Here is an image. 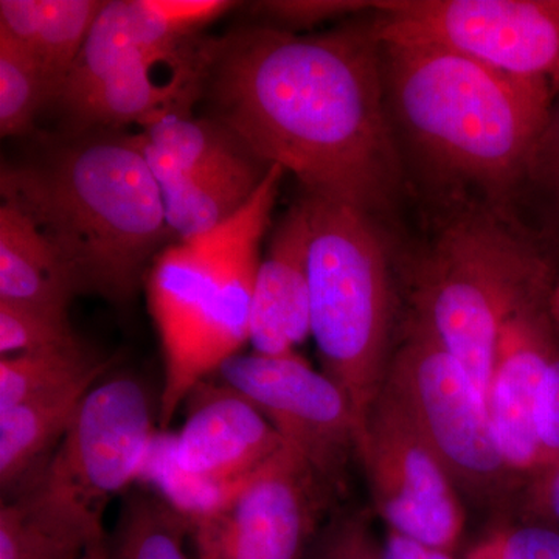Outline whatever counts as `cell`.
<instances>
[{
  "mask_svg": "<svg viewBox=\"0 0 559 559\" xmlns=\"http://www.w3.org/2000/svg\"><path fill=\"white\" fill-rule=\"evenodd\" d=\"M159 430V400L145 382L131 373L103 378L50 457L17 489L103 524L106 507L139 484Z\"/></svg>",
  "mask_w": 559,
  "mask_h": 559,
  "instance_id": "8",
  "label": "cell"
},
{
  "mask_svg": "<svg viewBox=\"0 0 559 559\" xmlns=\"http://www.w3.org/2000/svg\"><path fill=\"white\" fill-rule=\"evenodd\" d=\"M543 283V261L516 231L489 213H468L444 227L419 260L411 322L457 360L487 407L500 337L536 310Z\"/></svg>",
  "mask_w": 559,
  "mask_h": 559,
  "instance_id": "5",
  "label": "cell"
},
{
  "mask_svg": "<svg viewBox=\"0 0 559 559\" xmlns=\"http://www.w3.org/2000/svg\"><path fill=\"white\" fill-rule=\"evenodd\" d=\"M381 392L409 419L457 492L496 506L518 474L499 450L488 411L468 374L417 323L390 356Z\"/></svg>",
  "mask_w": 559,
  "mask_h": 559,
  "instance_id": "7",
  "label": "cell"
},
{
  "mask_svg": "<svg viewBox=\"0 0 559 559\" xmlns=\"http://www.w3.org/2000/svg\"><path fill=\"white\" fill-rule=\"evenodd\" d=\"M106 539H108V536H106L105 539H100L97 540V543L92 544L90 549L84 551L83 557L80 559H109L108 544H106Z\"/></svg>",
  "mask_w": 559,
  "mask_h": 559,
  "instance_id": "35",
  "label": "cell"
},
{
  "mask_svg": "<svg viewBox=\"0 0 559 559\" xmlns=\"http://www.w3.org/2000/svg\"><path fill=\"white\" fill-rule=\"evenodd\" d=\"M310 221L311 336L322 371L347 393L362 432L392 356L393 285L373 218L305 194Z\"/></svg>",
  "mask_w": 559,
  "mask_h": 559,
  "instance_id": "6",
  "label": "cell"
},
{
  "mask_svg": "<svg viewBox=\"0 0 559 559\" xmlns=\"http://www.w3.org/2000/svg\"><path fill=\"white\" fill-rule=\"evenodd\" d=\"M70 318L0 304V355L13 356L79 344Z\"/></svg>",
  "mask_w": 559,
  "mask_h": 559,
  "instance_id": "26",
  "label": "cell"
},
{
  "mask_svg": "<svg viewBox=\"0 0 559 559\" xmlns=\"http://www.w3.org/2000/svg\"><path fill=\"white\" fill-rule=\"evenodd\" d=\"M393 128L433 173L502 198L530 176L549 84L421 40H380Z\"/></svg>",
  "mask_w": 559,
  "mask_h": 559,
  "instance_id": "3",
  "label": "cell"
},
{
  "mask_svg": "<svg viewBox=\"0 0 559 559\" xmlns=\"http://www.w3.org/2000/svg\"><path fill=\"white\" fill-rule=\"evenodd\" d=\"M304 559H382V550L366 518L349 514L319 528Z\"/></svg>",
  "mask_w": 559,
  "mask_h": 559,
  "instance_id": "28",
  "label": "cell"
},
{
  "mask_svg": "<svg viewBox=\"0 0 559 559\" xmlns=\"http://www.w3.org/2000/svg\"><path fill=\"white\" fill-rule=\"evenodd\" d=\"M204 87L212 120L305 194L371 218L392 204L401 165L373 17L318 35L231 31L210 40Z\"/></svg>",
  "mask_w": 559,
  "mask_h": 559,
  "instance_id": "1",
  "label": "cell"
},
{
  "mask_svg": "<svg viewBox=\"0 0 559 559\" xmlns=\"http://www.w3.org/2000/svg\"><path fill=\"white\" fill-rule=\"evenodd\" d=\"M114 359L91 345H68L0 358V411L69 388L95 374L108 373Z\"/></svg>",
  "mask_w": 559,
  "mask_h": 559,
  "instance_id": "23",
  "label": "cell"
},
{
  "mask_svg": "<svg viewBox=\"0 0 559 559\" xmlns=\"http://www.w3.org/2000/svg\"><path fill=\"white\" fill-rule=\"evenodd\" d=\"M183 406L186 421L176 432V460L202 480L240 484L286 444L242 393L215 378L191 390Z\"/></svg>",
  "mask_w": 559,
  "mask_h": 559,
  "instance_id": "13",
  "label": "cell"
},
{
  "mask_svg": "<svg viewBox=\"0 0 559 559\" xmlns=\"http://www.w3.org/2000/svg\"><path fill=\"white\" fill-rule=\"evenodd\" d=\"M466 559H499L498 544H496L495 536L477 546Z\"/></svg>",
  "mask_w": 559,
  "mask_h": 559,
  "instance_id": "34",
  "label": "cell"
},
{
  "mask_svg": "<svg viewBox=\"0 0 559 559\" xmlns=\"http://www.w3.org/2000/svg\"><path fill=\"white\" fill-rule=\"evenodd\" d=\"M267 168L248 154L226 167L162 190L165 216L178 241L209 234L234 218L259 189Z\"/></svg>",
  "mask_w": 559,
  "mask_h": 559,
  "instance_id": "21",
  "label": "cell"
},
{
  "mask_svg": "<svg viewBox=\"0 0 559 559\" xmlns=\"http://www.w3.org/2000/svg\"><path fill=\"white\" fill-rule=\"evenodd\" d=\"M190 522L164 499L134 487L121 499L119 518L106 539L109 559H190Z\"/></svg>",
  "mask_w": 559,
  "mask_h": 559,
  "instance_id": "22",
  "label": "cell"
},
{
  "mask_svg": "<svg viewBox=\"0 0 559 559\" xmlns=\"http://www.w3.org/2000/svg\"><path fill=\"white\" fill-rule=\"evenodd\" d=\"M311 336L310 221L304 198L282 216L253 288L249 344L263 356H288Z\"/></svg>",
  "mask_w": 559,
  "mask_h": 559,
  "instance_id": "15",
  "label": "cell"
},
{
  "mask_svg": "<svg viewBox=\"0 0 559 559\" xmlns=\"http://www.w3.org/2000/svg\"><path fill=\"white\" fill-rule=\"evenodd\" d=\"M0 197L58 253L76 294L124 304L173 230L139 134L73 132L35 159L3 165Z\"/></svg>",
  "mask_w": 559,
  "mask_h": 559,
  "instance_id": "2",
  "label": "cell"
},
{
  "mask_svg": "<svg viewBox=\"0 0 559 559\" xmlns=\"http://www.w3.org/2000/svg\"><path fill=\"white\" fill-rule=\"evenodd\" d=\"M53 94L38 62L27 50L0 33V134L31 131L33 121Z\"/></svg>",
  "mask_w": 559,
  "mask_h": 559,
  "instance_id": "25",
  "label": "cell"
},
{
  "mask_svg": "<svg viewBox=\"0 0 559 559\" xmlns=\"http://www.w3.org/2000/svg\"><path fill=\"white\" fill-rule=\"evenodd\" d=\"M374 9L377 2L359 0H267L252 3L253 16L259 17L260 25L294 33Z\"/></svg>",
  "mask_w": 559,
  "mask_h": 559,
  "instance_id": "27",
  "label": "cell"
},
{
  "mask_svg": "<svg viewBox=\"0 0 559 559\" xmlns=\"http://www.w3.org/2000/svg\"><path fill=\"white\" fill-rule=\"evenodd\" d=\"M75 285L49 241L21 210L0 204V304L70 318Z\"/></svg>",
  "mask_w": 559,
  "mask_h": 559,
  "instance_id": "17",
  "label": "cell"
},
{
  "mask_svg": "<svg viewBox=\"0 0 559 559\" xmlns=\"http://www.w3.org/2000/svg\"><path fill=\"white\" fill-rule=\"evenodd\" d=\"M551 360L536 310L510 322L500 337L487 409L499 450L516 474L547 465L540 406Z\"/></svg>",
  "mask_w": 559,
  "mask_h": 559,
  "instance_id": "14",
  "label": "cell"
},
{
  "mask_svg": "<svg viewBox=\"0 0 559 559\" xmlns=\"http://www.w3.org/2000/svg\"><path fill=\"white\" fill-rule=\"evenodd\" d=\"M333 489L285 444L218 513L191 524L197 559H304Z\"/></svg>",
  "mask_w": 559,
  "mask_h": 559,
  "instance_id": "11",
  "label": "cell"
},
{
  "mask_svg": "<svg viewBox=\"0 0 559 559\" xmlns=\"http://www.w3.org/2000/svg\"><path fill=\"white\" fill-rule=\"evenodd\" d=\"M540 175L549 180L559 200V106L551 109L549 124L540 140L530 176Z\"/></svg>",
  "mask_w": 559,
  "mask_h": 559,
  "instance_id": "31",
  "label": "cell"
},
{
  "mask_svg": "<svg viewBox=\"0 0 559 559\" xmlns=\"http://www.w3.org/2000/svg\"><path fill=\"white\" fill-rule=\"evenodd\" d=\"M285 170L270 165L252 198L218 229L173 242L154 260L146 296L164 353L159 429L191 390L249 344L260 248Z\"/></svg>",
  "mask_w": 559,
  "mask_h": 559,
  "instance_id": "4",
  "label": "cell"
},
{
  "mask_svg": "<svg viewBox=\"0 0 559 559\" xmlns=\"http://www.w3.org/2000/svg\"><path fill=\"white\" fill-rule=\"evenodd\" d=\"M382 559H454L451 551L433 549L389 530L381 547Z\"/></svg>",
  "mask_w": 559,
  "mask_h": 559,
  "instance_id": "32",
  "label": "cell"
},
{
  "mask_svg": "<svg viewBox=\"0 0 559 559\" xmlns=\"http://www.w3.org/2000/svg\"><path fill=\"white\" fill-rule=\"evenodd\" d=\"M374 509L389 530L444 551H454L465 511L439 460L392 400L380 392L359 437Z\"/></svg>",
  "mask_w": 559,
  "mask_h": 559,
  "instance_id": "12",
  "label": "cell"
},
{
  "mask_svg": "<svg viewBox=\"0 0 559 559\" xmlns=\"http://www.w3.org/2000/svg\"><path fill=\"white\" fill-rule=\"evenodd\" d=\"M95 374L0 411V487L3 496L17 489L50 457L70 423L95 385Z\"/></svg>",
  "mask_w": 559,
  "mask_h": 559,
  "instance_id": "18",
  "label": "cell"
},
{
  "mask_svg": "<svg viewBox=\"0 0 559 559\" xmlns=\"http://www.w3.org/2000/svg\"><path fill=\"white\" fill-rule=\"evenodd\" d=\"M0 507V559H80L105 539L103 524L86 520L32 488Z\"/></svg>",
  "mask_w": 559,
  "mask_h": 559,
  "instance_id": "20",
  "label": "cell"
},
{
  "mask_svg": "<svg viewBox=\"0 0 559 559\" xmlns=\"http://www.w3.org/2000/svg\"><path fill=\"white\" fill-rule=\"evenodd\" d=\"M499 559H559V533L546 527H521L495 533Z\"/></svg>",
  "mask_w": 559,
  "mask_h": 559,
  "instance_id": "29",
  "label": "cell"
},
{
  "mask_svg": "<svg viewBox=\"0 0 559 559\" xmlns=\"http://www.w3.org/2000/svg\"><path fill=\"white\" fill-rule=\"evenodd\" d=\"M103 0H0V33L32 55L53 102L105 7Z\"/></svg>",
  "mask_w": 559,
  "mask_h": 559,
  "instance_id": "16",
  "label": "cell"
},
{
  "mask_svg": "<svg viewBox=\"0 0 559 559\" xmlns=\"http://www.w3.org/2000/svg\"><path fill=\"white\" fill-rule=\"evenodd\" d=\"M546 506L559 521V468L551 474L549 485H547Z\"/></svg>",
  "mask_w": 559,
  "mask_h": 559,
  "instance_id": "33",
  "label": "cell"
},
{
  "mask_svg": "<svg viewBox=\"0 0 559 559\" xmlns=\"http://www.w3.org/2000/svg\"><path fill=\"white\" fill-rule=\"evenodd\" d=\"M212 378L242 393L334 492L358 460L360 426L347 393L301 356L238 353Z\"/></svg>",
  "mask_w": 559,
  "mask_h": 559,
  "instance_id": "10",
  "label": "cell"
},
{
  "mask_svg": "<svg viewBox=\"0 0 559 559\" xmlns=\"http://www.w3.org/2000/svg\"><path fill=\"white\" fill-rule=\"evenodd\" d=\"M540 440L546 451L547 465H557L559 468V359L551 360L544 382Z\"/></svg>",
  "mask_w": 559,
  "mask_h": 559,
  "instance_id": "30",
  "label": "cell"
},
{
  "mask_svg": "<svg viewBox=\"0 0 559 559\" xmlns=\"http://www.w3.org/2000/svg\"><path fill=\"white\" fill-rule=\"evenodd\" d=\"M249 479L221 485L191 476L176 460V433L159 430L151 444L138 487L150 489L164 499L191 527L194 522L207 520L223 510Z\"/></svg>",
  "mask_w": 559,
  "mask_h": 559,
  "instance_id": "24",
  "label": "cell"
},
{
  "mask_svg": "<svg viewBox=\"0 0 559 559\" xmlns=\"http://www.w3.org/2000/svg\"><path fill=\"white\" fill-rule=\"evenodd\" d=\"M378 39L421 40L559 92V0L377 2Z\"/></svg>",
  "mask_w": 559,
  "mask_h": 559,
  "instance_id": "9",
  "label": "cell"
},
{
  "mask_svg": "<svg viewBox=\"0 0 559 559\" xmlns=\"http://www.w3.org/2000/svg\"><path fill=\"white\" fill-rule=\"evenodd\" d=\"M140 128L143 154L160 190L250 154L218 121L193 119L186 110L162 114Z\"/></svg>",
  "mask_w": 559,
  "mask_h": 559,
  "instance_id": "19",
  "label": "cell"
}]
</instances>
